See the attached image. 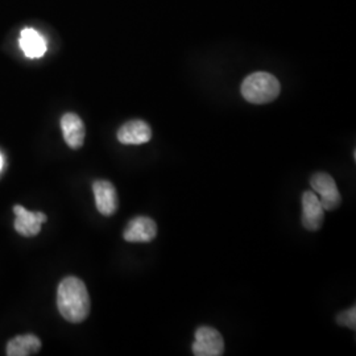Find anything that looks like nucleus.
I'll use <instances>...</instances> for the list:
<instances>
[{
  "mask_svg": "<svg viewBox=\"0 0 356 356\" xmlns=\"http://www.w3.org/2000/svg\"><path fill=\"white\" fill-rule=\"evenodd\" d=\"M57 306L67 322L81 323L88 318L91 304L85 282L74 276L65 277L58 285Z\"/></svg>",
  "mask_w": 356,
  "mask_h": 356,
  "instance_id": "f257e3e1",
  "label": "nucleus"
},
{
  "mask_svg": "<svg viewBox=\"0 0 356 356\" xmlns=\"http://www.w3.org/2000/svg\"><path fill=\"white\" fill-rule=\"evenodd\" d=\"M152 139V128L144 120H129L118 131V140L126 145L145 144Z\"/></svg>",
  "mask_w": 356,
  "mask_h": 356,
  "instance_id": "1a4fd4ad",
  "label": "nucleus"
},
{
  "mask_svg": "<svg viewBox=\"0 0 356 356\" xmlns=\"http://www.w3.org/2000/svg\"><path fill=\"white\" fill-rule=\"evenodd\" d=\"M193 354L195 356H220L225 353V339L219 331L202 326L195 331L193 343Z\"/></svg>",
  "mask_w": 356,
  "mask_h": 356,
  "instance_id": "20e7f679",
  "label": "nucleus"
},
{
  "mask_svg": "<svg viewBox=\"0 0 356 356\" xmlns=\"http://www.w3.org/2000/svg\"><path fill=\"white\" fill-rule=\"evenodd\" d=\"M13 213L16 216L15 229L23 236H36L41 231V226L48 219L44 213L28 211L22 204H16Z\"/></svg>",
  "mask_w": 356,
  "mask_h": 356,
  "instance_id": "6e6552de",
  "label": "nucleus"
},
{
  "mask_svg": "<svg viewBox=\"0 0 356 356\" xmlns=\"http://www.w3.org/2000/svg\"><path fill=\"white\" fill-rule=\"evenodd\" d=\"M310 185L313 191L318 193L321 200L319 202L326 211H334L342 204V197L338 191L335 179L326 172L316 173L312 179Z\"/></svg>",
  "mask_w": 356,
  "mask_h": 356,
  "instance_id": "7ed1b4c3",
  "label": "nucleus"
},
{
  "mask_svg": "<svg viewBox=\"0 0 356 356\" xmlns=\"http://www.w3.org/2000/svg\"><path fill=\"white\" fill-rule=\"evenodd\" d=\"M41 348V341L33 334L19 335L7 344V355L29 356L38 354Z\"/></svg>",
  "mask_w": 356,
  "mask_h": 356,
  "instance_id": "f8f14e48",
  "label": "nucleus"
},
{
  "mask_svg": "<svg viewBox=\"0 0 356 356\" xmlns=\"http://www.w3.org/2000/svg\"><path fill=\"white\" fill-rule=\"evenodd\" d=\"M61 129L64 135L65 143L72 149H79L86 136V129L82 119L76 114L67 113L61 118Z\"/></svg>",
  "mask_w": 356,
  "mask_h": 356,
  "instance_id": "9d476101",
  "label": "nucleus"
},
{
  "mask_svg": "<svg viewBox=\"0 0 356 356\" xmlns=\"http://www.w3.org/2000/svg\"><path fill=\"white\" fill-rule=\"evenodd\" d=\"M20 48L29 58H40L47 51V41L38 31L26 28L20 36Z\"/></svg>",
  "mask_w": 356,
  "mask_h": 356,
  "instance_id": "9b49d317",
  "label": "nucleus"
},
{
  "mask_svg": "<svg viewBox=\"0 0 356 356\" xmlns=\"http://www.w3.org/2000/svg\"><path fill=\"white\" fill-rule=\"evenodd\" d=\"M302 225L309 231L322 229L325 220V209L319 202L318 195L313 191H305L302 195Z\"/></svg>",
  "mask_w": 356,
  "mask_h": 356,
  "instance_id": "0eeeda50",
  "label": "nucleus"
},
{
  "mask_svg": "<svg viewBox=\"0 0 356 356\" xmlns=\"http://www.w3.org/2000/svg\"><path fill=\"white\" fill-rule=\"evenodd\" d=\"M3 156H1V153H0V170H1V168H3Z\"/></svg>",
  "mask_w": 356,
  "mask_h": 356,
  "instance_id": "4468645a",
  "label": "nucleus"
},
{
  "mask_svg": "<svg viewBox=\"0 0 356 356\" xmlns=\"http://www.w3.org/2000/svg\"><path fill=\"white\" fill-rule=\"evenodd\" d=\"M95 204L98 211L104 216H114L119 207L118 193L110 181L99 179L92 184Z\"/></svg>",
  "mask_w": 356,
  "mask_h": 356,
  "instance_id": "39448f33",
  "label": "nucleus"
},
{
  "mask_svg": "<svg viewBox=\"0 0 356 356\" xmlns=\"http://www.w3.org/2000/svg\"><path fill=\"white\" fill-rule=\"evenodd\" d=\"M279 79L266 72H257L247 76L242 83L243 98L254 104L273 102L280 95Z\"/></svg>",
  "mask_w": 356,
  "mask_h": 356,
  "instance_id": "f03ea898",
  "label": "nucleus"
},
{
  "mask_svg": "<svg viewBox=\"0 0 356 356\" xmlns=\"http://www.w3.org/2000/svg\"><path fill=\"white\" fill-rule=\"evenodd\" d=\"M356 307L353 306L351 309H347L346 312H342L337 316V322L338 325L348 327L351 330H355L356 327Z\"/></svg>",
  "mask_w": 356,
  "mask_h": 356,
  "instance_id": "ddd939ff",
  "label": "nucleus"
},
{
  "mask_svg": "<svg viewBox=\"0 0 356 356\" xmlns=\"http://www.w3.org/2000/svg\"><path fill=\"white\" fill-rule=\"evenodd\" d=\"M157 235V225L152 218L136 216L129 220L123 238L129 243H149Z\"/></svg>",
  "mask_w": 356,
  "mask_h": 356,
  "instance_id": "423d86ee",
  "label": "nucleus"
}]
</instances>
